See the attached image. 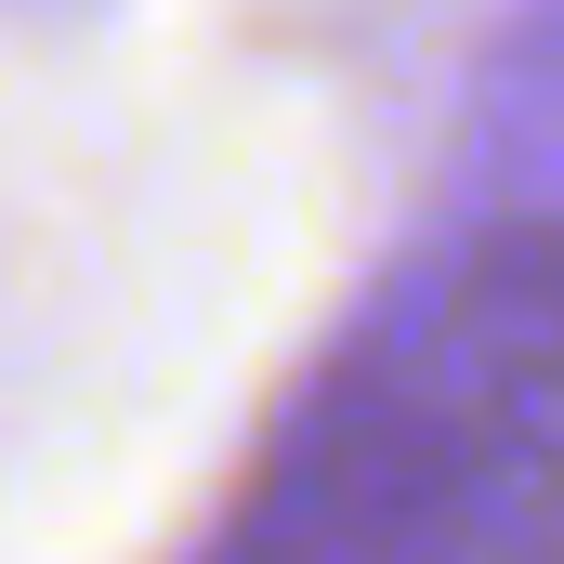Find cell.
Instances as JSON below:
<instances>
[{
	"label": "cell",
	"mask_w": 564,
	"mask_h": 564,
	"mask_svg": "<svg viewBox=\"0 0 564 564\" xmlns=\"http://www.w3.org/2000/svg\"><path fill=\"white\" fill-rule=\"evenodd\" d=\"M197 564H564V210H473L368 289Z\"/></svg>",
	"instance_id": "obj_1"
}]
</instances>
